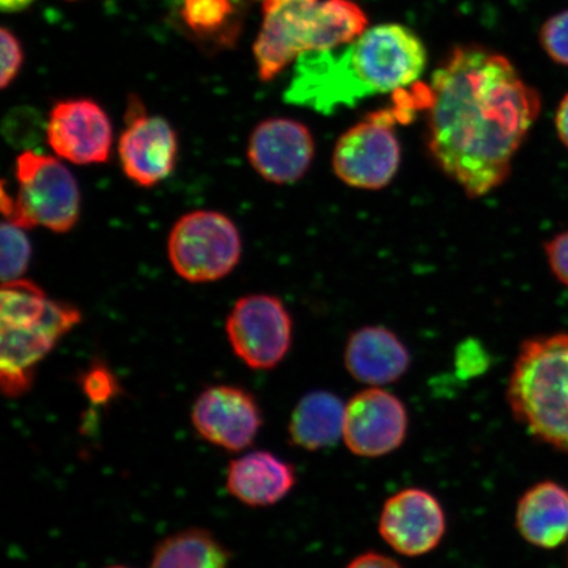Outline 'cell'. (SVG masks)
Listing matches in <instances>:
<instances>
[{
  "mask_svg": "<svg viewBox=\"0 0 568 568\" xmlns=\"http://www.w3.org/2000/svg\"><path fill=\"white\" fill-rule=\"evenodd\" d=\"M507 402L515 420L537 442L568 453V333L524 341Z\"/></svg>",
  "mask_w": 568,
  "mask_h": 568,
  "instance_id": "cell-3",
  "label": "cell"
},
{
  "mask_svg": "<svg viewBox=\"0 0 568 568\" xmlns=\"http://www.w3.org/2000/svg\"><path fill=\"white\" fill-rule=\"evenodd\" d=\"M545 253L552 275L568 287V230L548 241Z\"/></svg>",
  "mask_w": 568,
  "mask_h": 568,
  "instance_id": "cell-30",
  "label": "cell"
},
{
  "mask_svg": "<svg viewBox=\"0 0 568 568\" xmlns=\"http://www.w3.org/2000/svg\"><path fill=\"white\" fill-rule=\"evenodd\" d=\"M16 196L2 189L4 220L24 230L44 226L54 233L74 229L81 215V191L59 159L24 151L17 160Z\"/></svg>",
  "mask_w": 568,
  "mask_h": 568,
  "instance_id": "cell-4",
  "label": "cell"
},
{
  "mask_svg": "<svg viewBox=\"0 0 568 568\" xmlns=\"http://www.w3.org/2000/svg\"><path fill=\"white\" fill-rule=\"evenodd\" d=\"M0 48H2V70H0V87L7 89L17 80L21 67H23L24 53L21 42L16 33L7 28L0 31Z\"/></svg>",
  "mask_w": 568,
  "mask_h": 568,
  "instance_id": "cell-29",
  "label": "cell"
},
{
  "mask_svg": "<svg viewBox=\"0 0 568 568\" xmlns=\"http://www.w3.org/2000/svg\"><path fill=\"white\" fill-rule=\"evenodd\" d=\"M408 426V410L399 397L372 387L355 394L346 404L343 438L354 456L379 458L399 449Z\"/></svg>",
  "mask_w": 568,
  "mask_h": 568,
  "instance_id": "cell-11",
  "label": "cell"
},
{
  "mask_svg": "<svg viewBox=\"0 0 568 568\" xmlns=\"http://www.w3.org/2000/svg\"><path fill=\"white\" fill-rule=\"evenodd\" d=\"M84 395L92 403L105 404L116 396L119 383L109 367L101 364L92 365L81 378Z\"/></svg>",
  "mask_w": 568,
  "mask_h": 568,
  "instance_id": "cell-27",
  "label": "cell"
},
{
  "mask_svg": "<svg viewBox=\"0 0 568 568\" xmlns=\"http://www.w3.org/2000/svg\"><path fill=\"white\" fill-rule=\"evenodd\" d=\"M539 41L554 62L568 67V10L546 21Z\"/></svg>",
  "mask_w": 568,
  "mask_h": 568,
  "instance_id": "cell-26",
  "label": "cell"
},
{
  "mask_svg": "<svg viewBox=\"0 0 568 568\" xmlns=\"http://www.w3.org/2000/svg\"><path fill=\"white\" fill-rule=\"evenodd\" d=\"M566 568H568V559H567V566H566Z\"/></svg>",
  "mask_w": 568,
  "mask_h": 568,
  "instance_id": "cell-35",
  "label": "cell"
},
{
  "mask_svg": "<svg viewBox=\"0 0 568 568\" xmlns=\"http://www.w3.org/2000/svg\"><path fill=\"white\" fill-rule=\"evenodd\" d=\"M426 149L468 197L493 193L513 172L541 112V97L507 57L456 47L432 77Z\"/></svg>",
  "mask_w": 568,
  "mask_h": 568,
  "instance_id": "cell-1",
  "label": "cell"
},
{
  "mask_svg": "<svg viewBox=\"0 0 568 568\" xmlns=\"http://www.w3.org/2000/svg\"><path fill=\"white\" fill-rule=\"evenodd\" d=\"M345 408L329 390H312L303 396L290 418L291 444L307 452L335 446L344 436Z\"/></svg>",
  "mask_w": 568,
  "mask_h": 568,
  "instance_id": "cell-19",
  "label": "cell"
},
{
  "mask_svg": "<svg viewBox=\"0 0 568 568\" xmlns=\"http://www.w3.org/2000/svg\"><path fill=\"white\" fill-rule=\"evenodd\" d=\"M124 122L118 144L123 173L140 187H154L175 170L176 132L165 118L149 115L138 95L128 98Z\"/></svg>",
  "mask_w": 568,
  "mask_h": 568,
  "instance_id": "cell-9",
  "label": "cell"
},
{
  "mask_svg": "<svg viewBox=\"0 0 568 568\" xmlns=\"http://www.w3.org/2000/svg\"><path fill=\"white\" fill-rule=\"evenodd\" d=\"M346 568H404L397 560L385 554L367 551L355 557Z\"/></svg>",
  "mask_w": 568,
  "mask_h": 568,
  "instance_id": "cell-31",
  "label": "cell"
},
{
  "mask_svg": "<svg viewBox=\"0 0 568 568\" xmlns=\"http://www.w3.org/2000/svg\"><path fill=\"white\" fill-rule=\"evenodd\" d=\"M345 367L364 385H393L407 374L410 353L395 332L382 325H367L354 331L345 346Z\"/></svg>",
  "mask_w": 568,
  "mask_h": 568,
  "instance_id": "cell-16",
  "label": "cell"
},
{
  "mask_svg": "<svg viewBox=\"0 0 568 568\" xmlns=\"http://www.w3.org/2000/svg\"><path fill=\"white\" fill-rule=\"evenodd\" d=\"M170 264L191 283L223 280L239 265L243 241L224 213L194 211L174 224L168 241Z\"/></svg>",
  "mask_w": 568,
  "mask_h": 568,
  "instance_id": "cell-6",
  "label": "cell"
},
{
  "mask_svg": "<svg viewBox=\"0 0 568 568\" xmlns=\"http://www.w3.org/2000/svg\"><path fill=\"white\" fill-rule=\"evenodd\" d=\"M232 349L247 367L270 371L281 364L293 344V318L280 297H241L225 325Z\"/></svg>",
  "mask_w": 568,
  "mask_h": 568,
  "instance_id": "cell-7",
  "label": "cell"
},
{
  "mask_svg": "<svg viewBox=\"0 0 568 568\" xmlns=\"http://www.w3.org/2000/svg\"><path fill=\"white\" fill-rule=\"evenodd\" d=\"M489 365H491V357L479 341L470 338L458 346L456 368L460 379L477 378L488 371Z\"/></svg>",
  "mask_w": 568,
  "mask_h": 568,
  "instance_id": "cell-28",
  "label": "cell"
},
{
  "mask_svg": "<svg viewBox=\"0 0 568 568\" xmlns=\"http://www.w3.org/2000/svg\"><path fill=\"white\" fill-rule=\"evenodd\" d=\"M34 0H0V10L4 13H17L24 11Z\"/></svg>",
  "mask_w": 568,
  "mask_h": 568,
  "instance_id": "cell-33",
  "label": "cell"
},
{
  "mask_svg": "<svg viewBox=\"0 0 568 568\" xmlns=\"http://www.w3.org/2000/svg\"><path fill=\"white\" fill-rule=\"evenodd\" d=\"M516 528L535 548L564 546L568 541V488L554 480L529 487L517 503Z\"/></svg>",
  "mask_w": 568,
  "mask_h": 568,
  "instance_id": "cell-18",
  "label": "cell"
},
{
  "mask_svg": "<svg viewBox=\"0 0 568 568\" xmlns=\"http://www.w3.org/2000/svg\"><path fill=\"white\" fill-rule=\"evenodd\" d=\"M424 42L409 28L382 24L351 44L303 53L284 91V102L331 116L367 98L403 91L426 68Z\"/></svg>",
  "mask_w": 568,
  "mask_h": 568,
  "instance_id": "cell-2",
  "label": "cell"
},
{
  "mask_svg": "<svg viewBox=\"0 0 568 568\" xmlns=\"http://www.w3.org/2000/svg\"><path fill=\"white\" fill-rule=\"evenodd\" d=\"M231 554L212 532L186 529L158 546L151 568H229Z\"/></svg>",
  "mask_w": 568,
  "mask_h": 568,
  "instance_id": "cell-21",
  "label": "cell"
},
{
  "mask_svg": "<svg viewBox=\"0 0 568 568\" xmlns=\"http://www.w3.org/2000/svg\"><path fill=\"white\" fill-rule=\"evenodd\" d=\"M197 435L229 452H243L257 437L264 417L248 390L229 385L204 389L191 410Z\"/></svg>",
  "mask_w": 568,
  "mask_h": 568,
  "instance_id": "cell-13",
  "label": "cell"
},
{
  "mask_svg": "<svg viewBox=\"0 0 568 568\" xmlns=\"http://www.w3.org/2000/svg\"><path fill=\"white\" fill-rule=\"evenodd\" d=\"M262 27L254 44L262 82L275 80L284 69L310 52L320 0H255Z\"/></svg>",
  "mask_w": 568,
  "mask_h": 568,
  "instance_id": "cell-10",
  "label": "cell"
},
{
  "mask_svg": "<svg viewBox=\"0 0 568 568\" xmlns=\"http://www.w3.org/2000/svg\"><path fill=\"white\" fill-rule=\"evenodd\" d=\"M314 134L302 122L270 118L254 128L247 142V159L265 181L293 184L308 173L314 162Z\"/></svg>",
  "mask_w": 568,
  "mask_h": 568,
  "instance_id": "cell-15",
  "label": "cell"
},
{
  "mask_svg": "<svg viewBox=\"0 0 568 568\" xmlns=\"http://www.w3.org/2000/svg\"><path fill=\"white\" fill-rule=\"evenodd\" d=\"M368 18L353 0H324L317 7L310 52L351 44L367 31Z\"/></svg>",
  "mask_w": 568,
  "mask_h": 568,
  "instance_id": "cell-22",
  "label": "cell"
},
{
  "mask_svg": "<svg viewBox=\"0 0 568 568\" xmlns=\"http://www.w3.org/2000/svg\"><path fill=\"white\" fill-rule=\"evenodd\" d=\"M558 139L568 149V94L560 101L556 113Z\"/></svg>",
  "mask_w": 568,
  "mask_h": 568,
  "instance_id": "cell-32",
  "label": "cell"
},
{
  "mask_svg": "<svg viewBox=\"0 0 568 568\" xmlns=\"http://www.w3.org/2000/svg\"><path fill=\"white\" fill-rule=\"evenodd\" d=\"M81 318L74 305L51 301L38 322L0 325V382L6 396L18 397L32 387L36 366Z\"/></svg>",
  "mask_w": 568,
  "mask_h": 568,
  "instance_id": "cell-8",
  "label": "cell"
},
{
  "mask_svg": "<svg viewBox=\"0 0 568 568\" xmlns=\"http://www.w3.org/2000/svg\"><path fill=\"white\" fill-rule=\"evenodd\" d=\"M45 139L60 159L75 165H97L110 160L112 123L92 99H63L49 113Z\"/></svg>",
  "mask_w": 568,
  "mask_h": 568,
  "instance_id": "cell-12",
  "label": "cell"
},
{
  "mask_svg": "<svg viewBox=\"0 0 568 568\" xmlns=\"http://www.w3.org/2000/svg\"><path fill=\"white\" fill-rule=\"evenodd\" d=\"M379 532L400 556L422 557L436 550L446 532V515L437 497L423 488H406L388 497Z\"/></svg>",
  "mask_w": 568,
  "mask_h": 568,
  "instance_id": "cell-14",
  "label": "cell"
},
{
  "mask_svg": "<svg viewBox=\"0 0 568 568\" xmlns=\"http://www.w3.org/2000/svg\"><path fill=\"white\" fill-rule=\"evenodd\" d=\"M41 132L47 133V125L41 124L39 115L32 110H20L12 112L6 119L3 134L7 141L13 146L28 148L41 140Z\"/></svg>",
  "mask_w": 568,
  "mask_h": 568,
  "instance_id": "cell-25",
  "label": "cell"
},
{
  "mask_svg": "<svg viewBox=\"0 0 568 568\" xmlns=\"http://www.w3.org/2000/svg\"><path fill=\"white\" fill-rule=\"evenodd\" d=\"M296 480L295 467L290 462L257 450L231 462L226 488L245 506L270 507L293 491Z\"/></svg>",
  "mask_w": 568,
  "mask_h": 568,
  "instance_id": "cell-17",
  "label": "cell"
},
{
  "mask_svg": "<svg viewBox=\"0 0 568 568\" xmlns=\"http://www.w3.org/2000/svg\"><path fill=\"white\" fill-rule=\"evenodd\" d=\"M407 97L393 106L368 113L336 142L332 168L341 182L359 190H382L394 181L402 163V144L396 125L414 116Z\"/></svg>",
  "mask_w": 568,
  "mask_h": 568,
  "instance_id": "cell-5",
  "label": "cell"
},
{
  "mask_svg": "<svg viewBox=\"0 0 568 568\" xmlns=\"http://www.w3.org/2000/svg\"><path fill=\"white\" fill-rule=\"evenodd\" d=\"M109 568H130V567H123V566H113V567H109Z\"/></svg>",
  "mask_w": 568,
  "mask_h": 568,
  "instance_id": "cell-34",
  "label": "cell"
},
{
  "mask_svg": "<svg viewBox=\"0 0 568 568\" xmlns=\"http://www.w3.org/2000/svg\"><path fill=\"white\" fill-rule=\"evenodd\" d=\"M27 230L7 222L2 224V258H0V274L2 283L20 280L30 266L32 245L28 239Z\"/></svg>",
  "mask_w": 568,
  "mask_h": 568,
  "instance_id": "cell-24",
  "label": "cell"
},
{
  "mask_svg": "<svg viewBox=\"0 0 568 568\" xmlns=\"http://www.w3.org/2000/svg\"><path fill=\"white\" fill-rule=\"evenodd\" d=\"M49 302L45 291L32 281L4 282L0 293V325L38 322L45 315Z\"/></svg>",
  "mask_w": 568,
  "mask_h": 568,
  "instance_id": "cell-23",
  "label": "cell"
},
{
  "mask_svg": "<svg viewBox=\"0 0 568 568\" xmlns=\"http://www.w3.org/2000/svg\"><path fill=\"white\" fill-rule=\"evenodd\" d=\"M181 26L197 41L231 47L241 30L236 0H180Z\"/></svg>",
  "mask_w": 568,
  "mask_h": 568,
  "instance_id": "cell-20",
  "label": "cell"
}]
</instances>
